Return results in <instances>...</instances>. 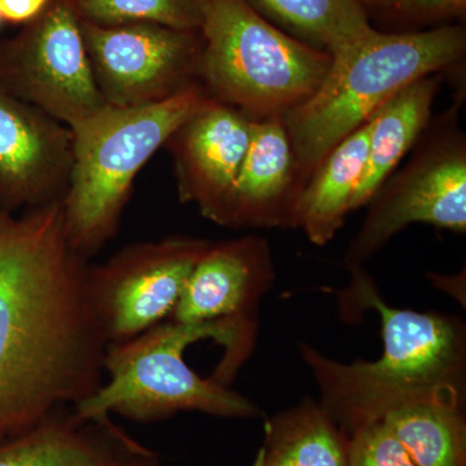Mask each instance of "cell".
Wrapping results in <instances>:
<instances>
[{
    "mask_svg": "<svg viewBox=\"0 0 466 466\" xmlns=\"http://www.w3.org/2000/svg\"><path fill=\"white\" fill-rule=\"evenodd\" d=\"M87 268L67 241L61 201L0 213V446L103 385L108 345Z\"/></svg>",
    "mask_w": 466,
    "mask_h": 466,
    "instance_id": "obj_1",
    "label": "cell"
},
{
    "mask_svg": "<svg viewBox=\"0 0 466 466\" xmlns=\"http://www.w3.org/2000/svg\"><path fill=\"white\" fill-rule=\"evenodd\" d=\"M256 318L207 323L168 320L106 348L103 385L75 408L82 417L118 415L139 422L198 410L256 419L260 410L228 388L254 349Z\"/></svg>",
    "mask_w": 466,
    "mask_h": 466,
    "instance_id": "obj_2",
    "label": "cell"
},
{
    "mask_svg": "<svg viewBox=\"0 0 466 466\" xmlns=\"http://www.w3.org/2000/svg\"><path fill=\"white\" fill-rule=\"evenodd\" d=\"M352 299L381 318L383 352L376 361L341 363L300 343L324 408L346 437L381 421L397 408L422 400L465 407L466 330L459 319L389 306L372 279L350 269Z\"/></svg>",
    "mask_w": 466,
    "mask_h": 466,
    "instance_id": "obj_3",
    "label": "cell"
},
{
    "mask_svg": "<svg viewBox=\"0 0 466 466\" xmlns=\"http://www.w3.org/2000/svg\"><path fill=\"white\" fill-rule=\"evenodd\" d=\"M465 52L464 26L452 24L403 33L373 27L333 56L320 87L283 116L303 186L325 156L382 104L422 76L461 66Z\"/></svg>",
    "mask_w": 466,
    "mask_h": 466,
    "instance_id": "obj_4",
    "label": "cell"
},
{
    "mask_svg": "<svg viewBox=\"0 0 466 466\" xmlns=\"http://www.w3.org/2000/svg\"><path fill=\"white\" fill-rule=\"evenodd\" d=\"M210 100L198 82L149 106H103L70 127L72 170L61 205L78 256H94L115 236L137 175Z\"/></svg>",
    "mask_w": 466,
    "mask_h": 466,
    "instance_id": "obj_5",
    "label": "cell"
},
{
    "mask_svg": "<svg viewBox=\"0 0 466 466\" xmlns=\"http://www.w3.org/2000/svg\"><path fill=\"white\" fill-rule=\"evenodd\" d=\"M198 78L250 121L284 116L323 84L332 56L267 20L248 0H207Z\"/></svg>",
    "mask_w": 466,
    "mask_h": 466,
    "instance_id": "obj_6",
    "label": "cell"
},
{
    "mask_svg": "<svg viewBox=\"0 0 466 466\" xmlns=\"http://www.w3.org/2000/svg\"><path fill=\"white\" fill-rule=\"evenodd\" d=\"M460 106L461 100L429 122L410 161L368 202L366 219L343 257L349 271L363 267L413 223L466 231V137Z\"/></svg>",
    "mask_w": 466,
    "mask_h": 466,
    "instance_id": "obj_7",
    "label": "cell"
},
{
    "mask_svg": "<svg viewBox=\"0 0 466 466\" xmlns=\"http://www.w3.org/2000/svg\"><path fill=\"white\" fill-rule=\"evenodd\" d=\"M210 242L183 236L142 242L88 267V300L106 345L168 320Z\"/></svg>",
    "mask_w": 466,
    "mask_h": 466,
    "instance_id": "obj_8",
    "label": "cell"
},
{
    "mask_svg": "<svg viewBox=\"0 0 466 466\" xmlns=\"http://www.w3.org/2000/svg\"><path fill=\"white\" fill-rule=\"evenodd\" d=\"M3 60L18 96L69 128L106 106L73 0H51L9 43Z\"/></svg>",
    "mask_w": 466,
    "mask_h": 466,
    "instance_id": "obj_9",
    "label": "cell"
},
{
    "mask_svg": "<svg viewBox=\"0 0 466 466\" xmlns=\"http://www.w3.org/2000/svg\"><path fill=\"white\" fill-rule=\"evenodd\" d=\"M81 26L106 106H149L198 82L200 32L155 24L106 26L84 20Z\"/></svg>",
    "mask_w": 466,
    "mask_h": 466,
    "instance_id": "obj_10",
    "label": "cell"
},
{
    "mask_svg": "<svg viewBox=\"0 0 466 466\" xmlns=\"http://www.w3.org/2000/svg\"><path fill=\"white\" fill-rule=\"evenodd\" d=\"M67 126L0 90V191L15 207L63 200L72 170Z\"/></svg>",
    "mask_w": 466,
    "mask_h": 466,
    "instance_id": "obj_11",
    "label": "cell"
},
{
    "mask_svg": "<svg viewBox=\"0 0 466 466\" xmlns=\"http://www.w3.org/2000/svg\"><path fill=\"white\" fill-rule=\"evenodd\" d=\"M251 121L210 100L184 122L167 144L173 149L180 200L193 202L217 223L244 161Z\"/></svg>",
    "mask_w": 466,
    "mask_h": 466,
    "instance_id": "obj_12",
    "label": "cell"
},
{
    "mask_svg": "<svg viewBox=\"0 0 466 466\" xmlns=\"http://www.w3.org/2000/svg\"><path fill=\"white\" fill-rule=\"evenodd\" d=\"M302 187L283 116L251 121L249 146L217 225L293 228Z\"/></svg>",
    "mask_w": 466,
    "mask_h": 466,
    "instance_id": "obj_13",
    "label": "cell"
},
{
    "mask_svg": "<svg viewBox=\"0 0 466 466\" xmlns=\"http://www.w3.org/2000/svg\"><path fill=\"white\" fill-rule=\"evenodd\" d=\"M275 280L265 238L210 242L196 263L171 320L207 323L226 318H256L257 305Z\"/></svg>",
    "mask_w": 466,
    "mask_h": 466,
    "instance_id": "obj_14",
    "label": "cell"
},
{
    "mask_svg": "<svg viewBox=\"0 0 466 466\" xmlns=\"http://www.w3.org/2000/svg\"><path fill=\"white\" fill-rule=\"evenodd\" d=\"M0 466H162V461L112 416L82 417L69 408L2 444Z\"/></svg>",
    "mask_w": 466,
    "mask_h": 466,
    "instance_id": "obj_15",
    "label": "cell"
},
{
    "mask_svg": "<svg viewBox=\"0 0 466 466\" xmlns=\"http://www.w3.org/2000/svg\"><path fill=\"white\" fill-rule=\"evenodd\" d=\"M443 73L422 76L401 88L370 116L366 167L352 198L351 211L366 207L415 147L431 121Z\"/></svg>",
    "mask_w": 466,
    "mask_h": 466,
    "instance_id": "obj_16",
    "label": "cell"
},
{
    "mask_svg": "<svg viewBox=\"0 0 466 466\" xmlns=\"http://www.w3.org/2000/svg\"><path fill=\"white\" fill-rule=\"evenodd\" d=\"M370 124H364L334 147L306 180L294 208L293 228L309 240L328 244L342 228L351 211L368 153Z\"/></svg>",
    "mask_w": 466,
    "mask_h": 466,
    "instance_id": "obj_17",
    "label": "cell"
},
{
    "mask_svg": "<svg viewBox=\"0 0 466 466\" xmlns=\"http://www.w3.org/2000/svg\"><path fill=\"white\" fill-rule=\"evenodd\" d=\"M265 433L259 466H349V438L314 400L272 416Z\"/></svg>",
    "mask_w": 466,
    "mask_h": 466,
    "instance_id": "obj_18",
    "label": "cell"
},
{
    "mask_svg": "<svg viewBox=\"0 0 466 466\" xmlns=\"http://www.w3.org/2000/svg\"><path fill=\"white\" fill-rule=\"evenodd\" d=\"M299 41L336 56L366 35L370 24L360 0H248Z\"/></svg>",
    "mask_w": 466,
    "mask_h": 466,
    "instance_id": "obj_19",
    "label": "cell"
},
{
    "mask_svg": "<svg viewBox=\"0 0 466 466\" xmlns=\"http://www.w3.org/2000/svg\"><path fill=\"white\" fill-rule=\"evenodd\" d=\"M464 408L446 400H422L383 417L416 466H466Z\"/></svg>",
    "mask_w": 466,
    "mask_h": 466,
    "instance_id": "obj_20",
    "label": "cell"
},
{
    "mask_svg": "<svg viewBox=\"0 0 466 466\" xmlns=\"http://www.w3.org/2000/svg\"><path fill=\"white\" fill-rule=\"evenodd\" d=\"M207 0H73L79 18L97 25L155 24L200 32Z\"/></svg>",
    "mask_w": 466,
    "mask_h": 466,
    "instance_id": "obj_21",
    "label": "cell"
},
{
    "mask_svg": "<svg viewBox=\"0 0 466 466\" xmlns=\"http://www.w3.org/2000/svg\"><path fill=\"white\" fill-rule=\"evenodd\" d=\"M368 18L370 15L413 25L450 24L466 15V0H360Z\"/></svg>",
    "mask_w": 466,
    "mask_h": 466,
    "instance_id": "obj_22",
    "label": "cell"
},
{
    "mask_svg": "<svg viewBox=\"0 0 466 466\" xmlns=\"http://www.w3.org/2000/svg\"><path fill=\"white\" fill-rule=\"evenodd\" d=\"M349 466H416L383 421L361 426L349 437Z\"/></svg>",
    "mask_w": 466,
    "mask_h": 466,
    "instance_id": "obj_23",
    "label": "cell"
},
{
    "mask_svg": "<svg viewBox=\"0 0 466 466\" xmlns=\"http://www.w3.org/2000/svg\"><path fill=\"white\" fill-rule=\"evenodd\" d=\"M50 3L51 0H0V16L9 23H30Z\"/></svg>",
    "mask_w": 466,
    "mask_h": 466,
    "instance_id": "obj_24",
    "label": "cell"
},
{
    "mask_svg": "<svg viewBox=\"0 0 466 466\" xmlns=\"http://www.w3.org/2000/svg\"><path fill=\"white\" fill-rule=\"evenodd\" d=\"M0 21H2V16H0Z\"/></svg>",
    "mask_w": 466,
    "mask_h": 466,
    "instance_id": "obj_25",
    "label": "cell"
}]
</instances>
